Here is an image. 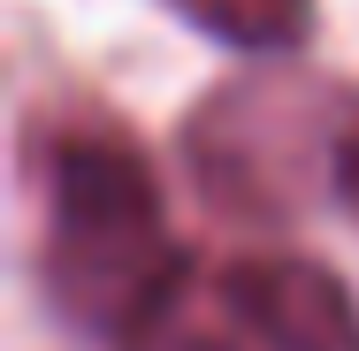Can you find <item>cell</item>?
Masks as SVG:
<instances>
[{
	"label": "cell",
	"instance_id": "obj_3",
	"mask_svg": "<svg viewBox=\"0 0 359 351\" xmlns=\"http://www.w3.org/2000/svg\"><path fill=\"white\" fill-rule=\"evenodd\" d=\"M229 321L252 329L268 351H359V305L321 260L298 252H252L222 268Z\"/></svg>",
	"mask_w": 359,
	"mask_h": 351
},
{
	"label": "cell",
	"instance_id": "obj_2",
	"mask_svg": "<svg viewBox=\"0 0 359 351\" xmlns=\"http://www.w3.org/2000/svg\"><path fill=\"white\" fill-rule=\"evenodd\" d=\"M184 168L222 221H359V84L321 69H245L184 115Z\"/></svg>",
	"mask_w": 359,
	"mask_h": 351
},
{
	"label": "cell",
	"instance_id": "obj_5",
	"mask_svg": "<svg viewBox=\"0 0 359 351\" xmlns=\"http://www.w3.org/2000/svg\"><path fill=\"white\" fill-rule=\"evenodd\" d=\"M123 351H237V344H229L222 329H207V321H191V313H176V305H168V313H153Z\"/></svg>",
	"mask_w": 359,
	"mask_h": 351
},
{
	"label": "cell",
	"instance_id": "obj_4",
	"mask_svg": "<svg viewBox=\"0 0 359 351\" xmlns=\"http://www.w3.org/2000/svg\"><path fill=\"white\" fill-rule=\"evenodd\" d=\"M168 8L237 54H290L313 31V0H168Z\"/></svg>",
	"mask_w": 359,
	"mask_h": 351
},
{
	"label": "cell",
	"instance_id": "obj_1",
	"mask_svg": "<svg viewBox=\"0 0 359 351\" xmlns=\"http://www.w3.org/2000/svg\"><path fill=\"white\" fill-rule=\"evenodd\" d=\"M39 282L69 329L107 344H130L176 305L184 252L161 176L138 138L100 115L46 123L39 138Z\"/></svg>",
	"mask_w": 359,
	"mask_h": 351
}]
</instances>
